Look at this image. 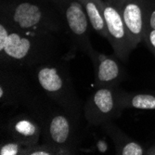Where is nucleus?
I'll list each match as a JSON object with an SVG mask.
<instances>
[{
  "label": "nucleus",
  "instance_id": "6e6552de",
  "mask_svg": "<svg viewBox=\"0 0 155 155\" xmlns=\"http://www.w3.org/2000/svg\"><path fill=\"white\" fill-rule=\"evenodd\" d=\"M102 10L109 35L108 41L114 51L115 57L122 61H126L134 48L126 31L120 8L102 0Z\"/></svg>",
  "mask_w": 155,
  "mask_h": 155
},
{
  "label": "nucleus",
  "instance_id": "f03ea898",
  "mask_svg": "<svg viewBox=\"0 0 155 155\" xmlns=\"http://www.w3.org/2000/svg\"><path fill=\"white\" fill-rule=\"evenodd\" d=\"M1 21L10 29L21 33L57 34L67 37L66 25L59 8L43 0L3 2Z\"/></svg>",
  "mask_w": 155,
  "mask_h": 155
},
{
  "label": "nucleus",
  "instance_id": "f257e3e1",
  "mask_svg": "<svg viewBox=\"0 0 155 155\" xmlns=\"http://www.w3.org/2000/svg\"><path fill=\"white\" fill-rule=\"evenodd\" d=\"M69 39L57 34H26L0 23V66L29 69L57 60H70Z\"/></svg>",
  "mask_w": 155,
  "mask_h": 155
},
{
  "label": "nucleus",
  "instance_id": "f3484780",
  "mask_svg": "<svg viewBox=\"0 0 155 155\" xmlns=\"http://www.w3.org/2000/svg\"><path fill=\"white\" fill-rule=\"evenodd\" d=\"M60 154V150L49 144L42 143L31 146L27 155H56Z\"/></svg>",
  "mask_w": 155,
  "mask_h": 155
},
{
  "label": "nucleus",
  "instance_id": "412c9836",
  "mask_svg": "<svg viewBox=\"0 0 155 155\" xmlns=\"http://www.w3.org/2000/svg\"><path fill=\"white\" fill-rule=\"evenodd\" d=\"M104 1H106L108 3H110L112 5H115L118 8H120V6L122 5V0H104Z\"/></svg>",
  "mask_w": 155,
  "mask_h": 155
},
{
  "label": "nucleus",
  "instance_id": "5701e85b",
  "mask_svg": "<svg viewBox=\"0 0 155 155\" xmlns=\"http://www.w3.org/2000/svg\"><path fill=\"white\" fill-rule=\"evenodd\" d=\"M78 1H79V2H81V3H82V2H83V1H84V0H78Z\"/></svg>",
  "mask_w": 155,
  "mask_h": 155
},
{
  "label": "nucleus",
  "instance_id": "9d476101",
  "mask_svg": "<svg viewBox=\"0 0 155 155\" xmlns=\"http://www.w3.org/2000/svg\"><path fill=\"white\" fill-rule=\"evenodd\" d=\"M116 57L97 52L96 61L93 63L95 70L96 87H119L124 80V68Z\"/></svg>",
  "mask_w": 155,
  "mask_h": 155
},
{
  "label": "nucleus",
  "instance_id": "423d86ee",
  "mask_svg": "<svg viewBox=\"0 0 155 155\" xmlns=\"http://www.w3.org/2000/svg\"><path fill=\"white\" fill-rule=\"evenodd\" d=\"M64 19L66 33L72 52L80 51L86 54L92 63L96 61L97 51L91 45L89 38L90 22L84 6L78 0H65L59 7Z\"/></svg>",
  "mask_w": 155,
  "mask_h": 155
},
{
  "label": "nucleus",
  "instance_id": "4468645a",
  "mask_svg": "<svg viewBox=\"0 0 155 155\" xmlns=\"http://www.w3.org/2000/svg\"><path fill=\"white\" fill-rule=\"evenodd\" d=\"M91 27L101 36L108 40V31L102 10V0H84L82 2Z\"/></svg>",
  "mask_w": 155,
  "mask_h": 155
},
{
  "label": "nucleus",
  "instance_id": "20e7f679",
  "mask_svg": "<svg viewBox=\"0 0 155 155\" xmlns=\"http://www.w3.org/2000/svg\"><path fill=\"white\" fill-rule=\"evenodd\" d=\"M68 61H48L27 70L42 93L80 121L84 107L70 74Z\"/></svg>",
  "mask_w": 155,
  "mask_h": 155
},
{
  "label": "nucleus",
  "instance_id": "7ed1b4c3",
  "mask_svg": "<svg viewBox=\"0 0 155 155\" xmlns=\"http://www.w3.org/2000/svg\"><path fill=\"white\" fill-rule=\"evenodd\" d=\"M41 126L43 143L60 150V154H74L77 151L81 136L77 119L52 101L45 94L30 110Z\"/></svg>",
  "mask_w": 155,
  "mask_h": 155
},
{
  "label": "nucleus",
  "instance_id": "4be33fe9",
  "mask_svg": "<svg viewBox=\"0 0 155 155\" xmlns=\"http://www.w3.org/2000/svg\"><path fill=\"white\" fill-rule=\"evenodd\" d=\"M147 152H148V154H155V146H153L150 150H148Z\"/></svg>",
  "mask_w": 155,
  "mask_h": 155
},
{
  "label": "nucleus",
  "instance_id": "2eb2a0df",
  "mask_svg": "<svg viewBox=\"0 0 155 155\" xmlns=\"http://www.w3.org/2000/svg\"><path fill=\"white\" fill-rule=\"evenodd\" d=\"M31 146H26L19 140L8 137L2 140L0 145V154L1 155H27Z\"/></svg>",
  "mask_w": 155,
  "mask_h": 155
},
{
  "label": "nucleus",
  "instance_id": "a211bd4d",
  "mask_svg": "<svg viewBox=\"0 0 155 155\" xmlns=\"http://www.w3.org/2000/svg\"><path fill=\"white\" fill-rule=\"evenodd\" d=\"M142 42H145L147 47L155 56V29H146L143 34Z\"/></svg>",
  "mask_w": 155,
  "mask_h": 155
},
{
  "label": "nucleus",
  "instance_id": "dca6fc26",
  "mask_svg": "<svg viewBox=\"0 0 155 155\" xmlns=\"http://www.w3.org/2000/svg\"><path fill=\"white\" fill-rule=\"evenodd\" d=\"M146 29H155V0H141ZM144 30V31H145Z\"/></svg>",
  "mask_w": 155,
  "mask_h": 155
},
{
  "label": "nucleus",
  "instance_id": "ddd939ff",
  "mask_svg": "<svg viewBox=\"0 0 155 155\" xmlns=\"http://www.w3.org/2000/svg\"><path fill=\"white\" fill-rule=\"evenodd\" d=\"M120 108L137 110H155V93H131L118 88Z\"/></svg>",
  "mask_w": 155,
  "mask_h": 155
},
{
  "label": "nucleus",
  "instance_id": "6ab92c4d",
  "mask_svg": "<svg viewBox=\"0 0 155 155\" xmlns=\"http://www.w3.org/2000/svg\"><path fill=\"white\" fill-rule=\"evenodd\" d=\"M96 147H97V150L100 152H106L108 150V145L102 139L98 140V141L96 143Z\"/></svg>",
  "mask_w": 155,
  "mask_h": 155
},
{
  "label": "nucleus",
  "instance_id": "9b49d317",
  "mask_svg": "<svg viewBox=\"0 0 155 155\" xmlns=\"http://www.w3.org/2000/svg\"><path fill=\"white\" fill-rule=\"evenodd\" d=\"M122 17L128 33L133 48L142 42L145 30L141 0H125L120 6Z\"/></svg>",
  "mask_w": 155,
  "mask_h": 155
},
{
  "label": "nucleus",
  "instance_id": "b1692460",
  "mask_svg": "<svg viewBox=\"0 0 155 155\" xmlns=\"http://www.w3.org/2000/svg\"><path fill=\"white\" fill-rule=\"evenodd\" d=\"M124 1H125V0H122V3H123V2H124Z\"/></svg>",
  "mask_w": 155,
  "mask_h": 155
},
{
  "label": "nucleus",
  "instance_id": "0eeeda50",
  "mask_svg": "<svg viewBox=\"0 0 155 155\" xmlns=\"http://www.w3.org/2000/svg\"><path fill=\"white\" fill-rule=\"evenodd\" d=\"M118 88L96 87L84 105V116L93 125H102L118 118L123 112L118 102Z\"/></svg>",
  "mask_w": 155,
  "mask_h": 155
},
{
  "label": "nucleus",
  "instance_id": "f8f14e48",
  "mask_svg": "<svg viewBox=\"0 0 155 155\" xmlns=\"http://www.w3.org/2000/svg\"><path fill=\"white\" fill-rule=\"evenodd\" d=\"M103 130L111 138L112 142L115 146V150L117 154L121 155H142L145 154V150L142 146L134 139L124 134L118 126L114 124V123L108 122L103 124Z\"/></svg>",
  "mask_w": 155,
  "mask_h": 155
},
{
  "label": "nucleus",
  "instance_id": "39448f33",
  "mask_svg": "<svg viewBox=\"0 0 155 155\" xmlns=\"http://www.w3.org/2000/svg\"><path fill=\"white\" fill-rule=\"evenodd\" d=\"M42 95L27 69L0 66V107L2 109L30 110Z\"/></svg>",
  "mask_w": 155,
  "mask_h": 155
},
{
  "label": "nucleus",
  "instance_id": "1a4fd4ad",
  "mask_svg": "<svg viewBox=\"0 0 155 155\" xmlns=\"http://www.w3.org/2000/svg\"><path fill=\"white\" fill-rule=\"evenodd\" d=\"M5 131L8 137L19 140L26 146L38 144L42 134L36 117L29 110L10 117L6 124Z\"/></svg>",
  "mask_w": 155,
  "mask_h": 155
},
{
  "label": "nucleus",
  "instance_id": "aec40b11",
  "mask_svg": "<svg viewBox=\"0 0 155 155\" xmlns=\"http://www.w3.org/2000/svg\"><path fill=\"white\" fill-rule=\"evenodd\" d=\"M43 1H46L48 3H50V4H52V5H54V6L59 8L65 1V0H43Z\"/></svg>",
  "mask_w": 155,
  "mask_h": 155
}]
</instances>
